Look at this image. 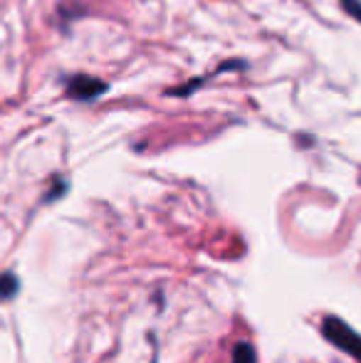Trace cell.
<instances>
[{
    "label": "cell",
    "instance_id": "cell-1",
    "mask_svg": "<svg viewBox=\"0 0 361 363\" xmlns=\"http://www.w3.org/2000/svg\"><path fill=\"white\" fill-rule=\"evenodd\" d=\"M322 334L334 349L344 351V354H349L357 363H361V334H357L344 319L327 316L322 321Z\"/></svg>",
    "mask_w": 361,
    "mask_h": 363
},
{
    "label": "cell",
    "instance_id": "cell-3",
    "mask_svg": "<svg viewBox=\"0 0 361 363\" xmlns=\"http://www.w3.org/2000/svg\"><path fill=\"white\" fill-rule=\"evenodd\" d=\"M18 291H20V282H18V277H15L13 272L0 274V299L10 301L15 294H18Z\"/></svg>",
    "mask_w": 361,
    "mask_h": 363
},
{
    "label": "cell",
    "instance_id": "cell-5",
    "mask_svg": "<svg viewBox=\"0 0 361 363\" xmlns=\"http://www.w3.org/2000/svg\"><path fill=\"white\" fill-rule=\"evenodd\" d=\"M339 3H342V8L347 10L354 20L361 23V0H339Z\"/></svg>",
    "mask_w": 361,
    "mask_h": 363
},
{
    "label": "cell",
    "instance_id": "cell-4",
    "mask_svg": "<svg viewBox=\"0 0 361 363\" xmlns=\"http://www.w3.org/2000/svg\"><path fill=\"white\" fill-rule=\"evenodd\" d=\"M233 363H257L255 349H252L248 341L235 344V349H233Z\"/></svg>",
    "mask_w": 361,
    "mask_h": 363
},
{
    "label": "cell",
    "instance_id": "cell-2",
    "mask_svg": "<svg viewBox=\"0 0 361 363\" xmlns=\"http://www.w3.org/2000/svg\"><path fill=\"white\" fill-rule=\"evenodd\" d=\"M65 89H67L70 99L74 101H94L96 96H101L106 91V84L89 74H72L65 79Z\"/></svg>",
    "mask_w": 361,
    "mask_h": 363
}]
</instances>
